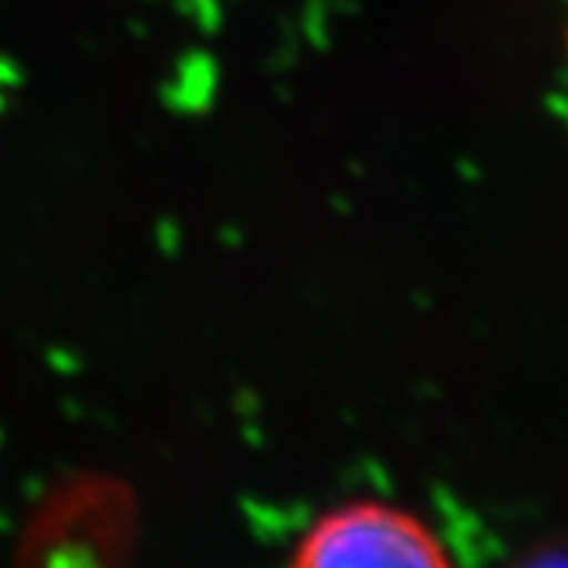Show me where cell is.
<instances>
[{"label": "cell", "instance_id": "obj_1", "mask_svg": "<svg viewBox=\"0 0 568 568\" xmlns=\"http://www.w3.org/2000/svg\"><path fill=\"white\" fill-rule=\"evenodd\" d=\"M291 560L314 568H429L449 566L453 557L426 516L397 501L348 499L296 534Z\"/></svg>", "mask_w": 568, "mask_h": 568}]
</instances>
